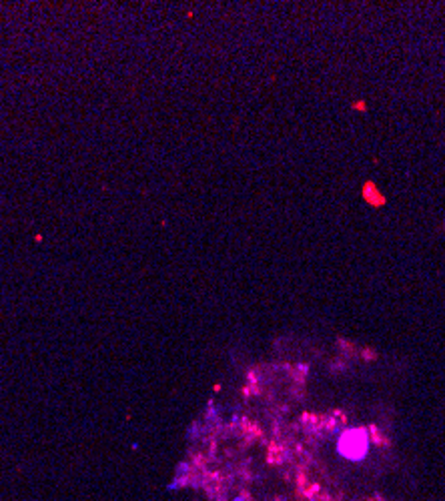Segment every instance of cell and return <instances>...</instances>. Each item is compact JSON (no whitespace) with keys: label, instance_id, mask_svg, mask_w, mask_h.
Returning <instances> with one entry per match:
<instances>
[{"label":"cell","instance_id":"1","mask_svg":"<svg viewBox=\"0 0 445 501\" xmlns=\"http://www.w3.org/2000/svg\"><path fill=\"white\" fill-rule=\"evenodd\" d=\"M339 449H341V453H345L347 458H353V459L363 458V455H365V451H367V435H365V431L355 429V431L345 433L343 439H341Z\"/></svg>","mask_w":445,"mask_h":501}]
</instances>
